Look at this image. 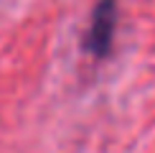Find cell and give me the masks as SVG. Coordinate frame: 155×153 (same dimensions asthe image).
I'll list each match as a JSON object with an SVG mask.
<instances>
[{"label":"cell","mask_w":155,"mask_h":153,"mask_svg":"<svg viewBox=\"0 0 155 153\" xmlns=\"http://www.w3.org/2000/svg\"><path fill=\"white\" fill-rule=\"evenodd\" d=\"M114 21H117V10H114V0H99V5L92 13V23H89V36H87V49L94 56H104L112 46L114 36Z\"/></svg>","instance_id":"cell-1"}]
</instances>
